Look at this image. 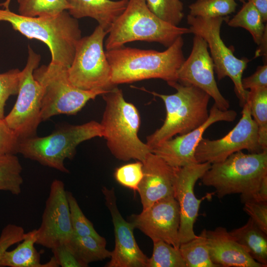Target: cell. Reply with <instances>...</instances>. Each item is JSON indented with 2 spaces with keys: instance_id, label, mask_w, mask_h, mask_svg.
<instances>
[{
  "instance_id": "cell-5",
  "label": "cell",
  "mask_w": 267,
  "mask_h": 267,
  "mask_svg": "<svg viewBox=\"0 0 267 267\" xmlns=\"http://www.w3.org/2000/svg\"><path fill=\"white\" fill-rule=\"evenodd\" d=\"M168 85L176 89L175 93L162 94L143 89L162 99L166 110L162 126L146 138V143L151 149L177 134H183L198 128L209 117L210 96L206 92L195 86L183 85L178 82Z\"/></svg>"
},
{
  "instance_id": "cell-14",
  "label": "cell",
  "mask_w": 267,
  "mask_h": 267,
  "mask_svg": "<svg viewBox=\"0 0 267 267\" xmlns=\"http://www.w3.org/2000/svg\"><path fill=\"white\" fill-rule=\"evenodd\" d=\"M177 82L197 87L212 97L222 110H228L229 102L221 93L214 76V65L207 42L195 35L191 53L177 72Z\"/></svg>"
},
{
  "instance_id": "cell-26",
  "label": "cell",
  "mask_w": 267,
  "mask_h": 267,
  "mask_svg": "<svg viewBox=\"0 0 267 267\" xmlns=\"http://www.w3.org/2000/svg\"><path fill=\"white\" fill-rule=\"evenodd\" d=\"M246 102L258 126L259 144L263 151L267 150V88L248 90Z\"/></svg>"
},
{
  "instance_id": "cell-16",
  "label": "cell",
  "mask_w": 267,
  "mask_h": 267,
  "mask_svg": "<svg viewBox=\"0 0 267 267\" xmlns=\"http://www.w3.org/2000/svg\"><path fill=\"white\" fill-rule=\"evenodd\" d=\"M237 115L235 111L222 110L214 103L208 118L202 125L188 133L158 144L151 148V152L174 167L180 168L197 163L195 157V149L207 129L218 122H233Z\"/></svg>"
},
{
  "instance_id": "cell-41",
  "label": "cell",
  "mask_w": 267,
  "mask_h": 267,
  "mask_svg": "<svg viewBox=\"0 0 267 267\" xmlns=\"http://www.w3.org/2000/svg\"><path fill=\"white\" fill-rule=\"evenodd\" d=\"M252 2L259 11L265 23L267 21V0H247Z\"/></svg>"
},
{
  "instance_id": "cell-6",
  "label": "cell",
  "mask_w": 267,
  "mask_h": 267,
  "mask_svg": "<svg viewBox=\"0 0 267 267\" xmlns=\"http://www.w3.org/2000/svg\"><path fill=\"white\" fill-rule=\"evenodd\" d=\"M266 177L267 150L248 154L239 151L211 164L200 179L204 185L213 187L222 199L232 194H251Z\"/></svg>"
},
{
  "instance_id": "cell-23",
  "label": "cell",
  "mask_w": 267,
  "mask_h": 267,
  "mask_svg": "<svg viewBox=\"0 0 267 267\" xmlns=\"http://www.w3.org/2000/svg\"><path fill=\"white\" fill-rule=\"evenodd\" d=\"M229 233L255 261L267 267V234L250 218L243 226Z\"/></svg>"
},
{
  "instance_id": "cell-9",
  "label": "cell",
  "mask_w": 267,
  "mask_h": 267,
  "mask_svg": "<svg viewBox=\"0 0 267 267\" xmlns=\"http://www.w3.org/2000/svg\"><path fill=\"white\" fill-rule=\"evenodd\" d=\"M108 33L100 26L91 35L77 42L73 60L68 68L70 83L85 90L108 91L116 86L112 82L111 69L104 49Z\"/></svg>"
},
{
  "instance_id": "cell-18",
  "label": "cell",
  "mask_w": 267,
  "mask_h": 267,
  "mask_svg": "<svg viewBox=\"0 0 267 267\" xmlns=\"http://www.w3.org/2000/svg\"><path fill=\"white\" fill-rule=\"evenodd\" d=\"M105 204L112 219L115 246L106 267H146L148 258L142 252L134 235L135 228L131 222H127L120 214L116 204L114 188L102 189Z\"/></svg>"
},
{
  "instance_id": "cell-12",
  "label": "cell",
  "mask_w": 267,
  "mask_h": 267,
  "mask_svg": "<svg viewBox=\"0 0 267 267\" xmlns=\"http://www.w3.org/2000/svg\"><path fill=\"white\" fill-rule=\"evenodd\" d=\"M242 107L240 119L227 134L216 140L201 139L195 151L197 163L221 162L243 149L250 153L263 151L259 142L258 126L251 115L248 103L246 102Z\"/></svg>"
},
{
  "instance_id": "cell-31",
  "label": "cell",
  "mask_w": 267,
  "mask_h": 267,
  "mask_svg": "<svg viewBox=\"0 0 267 267\" xmlns=\"http://www.w3.org/2000/svg\"><path fill=\"white\" fill-rule=\"evenodd\" d=\"M235 0H196L189 5V15L205 18L227 16L235 11Z\"/></svg>"
},
{
  "instance_id": "cell-25",
  "label": "cell",
  "mask_w": 267,
  "mask_h": 267,
  "mask_svg": "<svg viewBox=\"0 0 267 267\" xmlns=\"http://www.w3.org/2000/svg\"><path fill=\"white\" fill-rule=\"evenodd\" d=\"M226 22L230 27H241L247 30L258 45L267 37V24H265L259 11L250 1L243 3L237 14Z\"/></svg>"
},
{
  "instance_id": "cell-8",
  "label": "cell",
  "mask_w": 267,
  "mask_h": 267,
  "mask_svg": "<svg viewBox=\"0 0 267 267\" xmlns=\"http://www.w3.org/2000/svg\"><path fill=\"white\" fill-rule=\"evenodd\" d=\"M68 67L50 62L35 69L34 78L43 87L41 116L42 121L59 114L73 115L90 99L108 91L85 90L69 80Z\"/></svg>"
},
{
  "instance_id": "cell-10",
  "label": "cell",
  "mask_w": 267,
  "mask_h": 267,
  "mask_svg": "<svg viewBox=\"0 0 267 267\" xmlns=\"http://www.w3.org/2000/svg\"><path fill=\"white\" fill-rule=\"evenodd\" d=\"M228 19V16L205 18L188 14L187 16L191 33L200 36L208 44L218 80L226 77L231 79L242 107L246 103L248 90L243 88L241 80L249 60L246 57H236L233 49L227 47L222 41L221 37L222 25Z\"/></svg>"
},
{
  "instance_id": "cell-36",
  "label": "cell",
  "mask_w": 267,
  "mask_h": 267,
  "mask_svg": "<svg viewBox=\"0 0 267 267\" xmlns=\"http://www.w3.org/2000/svg\"><path fill=\"white\" fill-rule=\"evenodd\" d=\"M20 140L17 134L7 125L4 118L0 119V155L18 153Z\"/></svg>"
},
{
  "instance_id": "cell-11",
  "label": "cell",
  "mask_w": 267,
  "mask_h": 267,
  "mask_svg": "<svg viewBox=\"0 0 267 267\" xmlns=\"http://www.w3.org/2000/svg\"><path fill=\"white\" fill-rule=\"evenodd\" d=\"M40 60V55L29 46L27 63L21 71L17 100L4 118L20 140L36 136L38 127L42 121L41 112L44 88L33 76Z\"/></svg>"
},
{
  "instance_id": "cell-15",
  "label": "cell",
  "mask_w": 267,
  "mask_h": 267,
  "mask_svg": "<svg viewBox=\"0 0 267 267\" xmlns=\"http://www.w3.org/2000/svg\"><path fill=\"white\" fill-rule=\"evenodd\" d=\"M130 222L153 241L162 240L179 248V208L174 196L159 200L139 214L132 215Z\"/></svg>"
},
{
  "instance_id": "cell-13",
  "label": "cell",
  "mask_w": 267,
  "mask_h": 267,
  "mask_svg": "<svg viewBox=\"0 0 267 267\" xmlns=\"http://www.w3.org/2000/svg\"><path fill=\"white\" fill-rule=\"evenodd\" d=\"M72 235L67 191L64 183L56 179L50 186L36 244L51 249L65 245Z\"/></svg>"
},
{
  "instance_id": "cell-29",
  "label": "cell",
  "mask_w": 267,
  "mask_h": 267,
  "mask_svg": "<svg viewBox=\"0 0 267 267\" xmlns=\"http://www.w3.org/2000/svg\"><path fill=\"white\" fill-rule=\"evenodd\" d=\"M20 15L29 17L53 16L70 7L67 0H17Z\"/></svg>"
},
{
  "instance_id": "cell-1",
  "label": "cell",
  "mask_w": 267,
  "mask_h": 267,
  "mask_svg": "<svg viewBox=\"0 0 267 267\" xmlns=\"http://www.w3.org/2000/svg\"><path fill=\"white\" fill-rule=\"evenodd\" d=\"M180 36L163 51L121 46L106 50L115 86L150 79H160L168 84L177 82V72L185 60Z\"/></svg>"
},
{
  "instance_id": "cell-21",
  "label": "cell",
  "mask_w": 267,
  "mask_h": 267,
  "mask_svg": "<svg viewBox=\"0 0 267 267\" xmlns=\"http://www.w3.org/2000/svg\"><path fill=\"white\" fill-rule=\"evenodd\" d=\"M70 14L78 19H95L108 33L113 23L125 9L129 0H67Z\"/></svg>"
},
{
  "instance_id": "cell-39",
  "label": "cell",
  "mask_w": 267,
  "mask_h": 267,
  "mask_svg": "<svg viewBox=\"0 0 267 267\" xmlns=\"http://www.w3.org/2000/svg\"><path fill=\"white\" fill-rule=\"evenodd\" d=\"M53 256L59 267H83L75 255L65 245L55 247L51 249Z\"/></svg>"
},
{
  "instance_id": "cell-22",
  "label": "cell",
  "mask_w": 267,
  "mask_h": 267,
  "mask_svg": "<svg viewBox=\"0 0 267 267\" xmlns=\"http://www.w3.org/2000/svg\"><path fill=\"white\" fill-rule=\"evenodd\" d=\"M37 229L25 233L24 239L16 248L6 251L0 260V266L9 267H59L52 256L45 264H41L40 253L35 247Z\"/></svg>"
},
{
  "instance_id": "cell-17",
  "label": "cell",
  "mask_w": 267,
  "mask_h": 267,
  "mask_svg": "<svg viewBox=\"0 0 267 267\" xmlns=\"http://www.w3.org/2000/svg\"><path fill=\"white\" fill-rule=\"evenodd\" d=\"M211 166V164L208 162L197 163L177 169L174 197L179 208L178 237L180 244L197 236L194 231V224L198 216L200 204L206 196L197 198L194 189L196 181Z\"/></svg>"
},
{
  "instance_id": "cell-19",
  "label": "cell",
  "mask_w": 267,
  "mask_h": 267,
  "mask_svg": "<svg viewBox=\"0 0 267 267\" xmlns=\"http://www.w3.org/2000/svg\"><path fill=\"white\" fill-rule=\"evenodd\" d=\"M143 177L138 186L143 210L165 197L174 196V183L178 168L150 153L142 162Z\"/></svg>"
},
{
  "instance_id": "cell-43",
  "label": "cell",
  "mask_w": 267,
  "mask_h": 267,
  "mask_svg": "<svg viewBox=\"0 0 267 267\" xmlns=\"http://www.w3.org/2000/svg\"><path fill=\"white\" fill-rule=\"evenodd\" d=\"M239 0V1L242 2L243 3H244L245 1L246 0Z\"/></svg>"
},
{
  "instance_id": "cell-7",
  "label": "cell",
  "mask_w": 267,
  "mask_h": 267,
  "mask_svg": "<svg viewBox=\"0 0 267 267\" xmlns=\"http://www.w3.org/2000/svg\"><path fill=\"white\" fill-rule=\"evenodd\" d=\"M103 135L100 123L95 121L66 126L45 136L21 139L18 153L42 165L68 173L64 162L73 157L77 146L84 141Z\"/></svg>"
},
{
  "instance_id": "cell-42",
  "label": "cell",
  "mask_w": 267,
  "mask_h": 267,
  "mask_svg": "<svg viewBox=\"0 0 267 267\" xmlns=\"http://www.w3.org/2000/svg\"><path fill=\"white\" fill-rule=\"evenodd\" d=\"M11 0H6L1 5L5 9H9V5L10 4Z\"/></svg>"
},
{
  "instance_id": "cell-24",
  "label": "cell",
  "mask_w": 267,
  "mask_h": 267,
  "mask_svg": "<svg viewBox=\"0 0 267 267\" xmlns=\"http://www.w3.org/2000/svg\"><path fill=\"white\" fill-rule=\"evenodd\" d=\"M106 241L91 236H79L72 235L65 244L83 267L90 263L110 258L111 252L106 248Z\"/></svg>"
},
{
  "instance_id": "cell-37",
  "label": "cell",
  "mask_w": 267,
  "mask_h": 267,
  "mask_svg": "<svg viewBox=\"0 0 267 267\" xmlns=\"http://www.w3.org/2000/svg\"><path fill=\"white\" fill-rule=\"evenodd\" d=\"M244 204L243 210L255 224L267 234V202L250 201Z\"/></svg>"
},
{
  "instance_id": "cell-3",
  "label": "cell",
  "mask_w": 267,
  "mask_h": 267,
  "mask_svg": "<svg viewBox=\"0 0 267 267\" xmlns=\"http://www.w3.org/2000/svg\"><path fill=\"white\" fill-rule=\"evenodd\" d=\"M102 95L105 107L100 124L109 150L119 160L142 162L151 150L138 137L137 109L125 99L122 90L116 86Z\"/></svg>"
},
{
  "instance_id": "cell-40",
  "label": "cell",
  "mask_w": 267,
  "mask_h": 267,
  "mask_svg": "<svg viewBox=\"0 0 267 267\" xmlns=\"http://www.w3.org/2000/svg\"><path fill=\"white\" fill-rule=\"evenodd\" d=\"M243 88L247 90L259 88H267V65L259 66L256 72L249 77L242 78Z\"/></svg>"
},
{
  "instance_id": "cell-34",
  "label": "cell",
  "mask_w": 267,
  "mask_h": 267,
  "mask_svg": "<svg viewBox=\"0 0 267 267\" xmlns=\"http://www.w3.org/2000/svg\"><path fill=\"white\" fill-rule=\"evenodd\" d=\"M117 181L123 186L138 191L143 177V164L139 161L117 168L114 173Z\"/></svg>"
},
{
  "instance_id": "cell-4",
  "label": "cell",
  "mask_w": 267,
  "mask_h": 267,
  "mask_svg": "<svg viewBox=\"0 0 267 267\" xmlns=\"http://www.w3.org/2000/svg\"><path fill=\"white\" fill-rule=\"evenodd\" d=\"M189 33V28L173 25L159 18L145 0H129L109 30L105 47L109 50L135 41L155 42L168 47L178 38Z\"/></svg>"
},
{
  "instance_id": "cell-20",
  "label": "cell",
  "mask_w": 267,
  "mask_h": 267,
  "mask_svg": "<svg viewBox=\"0 0 267 267\" xmlns=\"http://www.w3.org/2000/svg\"><path fill=\"white\" fill-rule=\"evenodd\" d=\"M206 235L210 259L219 267H264L248 254L225 228L206 230Z\"/></svg>"
},
{
  "instance_id": "cell-30",
  "label": "cell",
  "mask_w": 267,
  "mask_h": 267,
  "mask_svg": "<svg viewBox=\"0 0 267 267\" xmlns=\"http://www.w3.org/2000/svg\"><path fill=\"white\" fill-rule=\"evenodd\" d=\"M153 242L152 255L146 267H186L179 248L162 240Z\"/></svg>"
},
{
  "instance_id": "cell-2",
  "label": "cell",
  "mask_w": 267,
  "mask_h": 267,
  "mask_svg": "<svg viewBox=\"0 0 267 267\" xmlns=\"http://www.w3.org/2000/svg\"><path fill=\"white\" fill-rule=\"evenodd\" d=\"M0 21L9 23L14 30L28 39H35L48 47L52 63L69 68L76 46L82 38L78 20L68 10L53 16L25 17L9 9H0Z\"/></svg>"
},
{
  "instance_id": "cell-35",
  "label": "cell",
  "mask_w": 267,
  "mask_h": 267,
  "mask_svg": "<svg viewBox=\"0 0 267 267\" xmlns=\"http://www.w3.org/2000/svg\"><path fill=\"white\" fill-rule=\"evenodd\" d=\"M20 75L21 71L18 69L0 74V119L5 117L4 107L8 98L18 94Z\"/></svg>"
},
{
  "instance_id": "cell-27",
  "label": "cell",
  "mask_w": 267,
  "mask_h": 267,
  "mask_svg": "<svg viewBox=\"0 0 267 267\" xmlns=\"http://www.w3.org/2000/svg\"><path fill=\"white\" fill-rule=\"evenodd\" d=\"M206 229L196 237L180 244L179 250L186 267H219L210 257Z\"/></svg>"
},
{
  "instance_id": "cell-32",
  "label": "cell",
  "mask_w": 267,
  "mask_h": 267,
  "mask_svg": "<svg viewBox=\"0 0 267 267\" xmlns=\"http://www.w3.org/2000/svg\"><path fill=\"white\" fill-rule=\"evenodd\" d=\"M149 9L163 21L178 26L184 17L180 0H145Z\"/></svg>"
},
{
  "instance_id": "cell-28",
  "label": "cell",
  "mask_w": 267,
  "mask_h": 267,
  "mask_svg": "<svg viewBox=\"0 0 267 267\" xmlns=\"http://www.w3.org/2000/svg\"><path fill=\"white\" fill-rule=\"evenodd\" d=\"M22 168L15 154L0 155V190L18 195L21 192L23 182L21 176Z\"/></svg>"
},
{
  "instance_id": "cell-33",
  "label": "cell",
  "mask_w": 267,
  "mask_h": 267,
  "mask_svg": "<svg viewBox=\"0 0 267 267\" xmlns=\"http://www.w3.org/2000/svg\"><path fill=\"white\" fill-rule=\"evenodd\" d=\"M67 197L73 234L79 236H91L99 239H104L96 231L92 223L85 216L73 194L67 191Z\"/></svg>"
},
{
  "instance_id": "cell-38",
  "label": "cell",
  "mask_w": 267,
  "mask_h": 267,
  "mask_svg": "<svg viewBox=\"0 0 267 267\" xmlns=\"http://www.w3.org/2000/svg\"><path fill=\"white\" fill-rule=\"evenodd\" d=\"M25 233L22 226L14 224H8L2 229L0 235V260L10 246L22 241Z\"/></svg>"
}]
</instances>
